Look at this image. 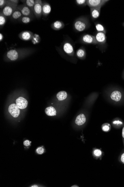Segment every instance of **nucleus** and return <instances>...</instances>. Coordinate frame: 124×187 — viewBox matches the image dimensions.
Segmentation results:
<instances>
[{"label":"nucleus","mask_w":124,"mask_h":187,"mask_svg":"<svg viewBox=\"0 0 124 187\" xmlns=\"http://www.w3.org/2000/svg\"><path fill=\"white\" fill-rule=\"evenodd\" d=\"M33 34L29 31H22L19 35V37L22 40L24 41H29L33 38Z\"/></svg>","instance_id":"11"},{"label":"nucleus","mask_w":124,"mask_h":187,"mask_svg":"<svg viewBox=\"0 0 124 187\" xmlns=\"http://www.w3.org/2000/svg\"><path fill=\"white\" fill-rule=\"evenodd\" d=\"M23 16L20 11L16 9L10 17V18L12 21L18 20Z\"/></svg>","instance_id":"19"},{"label":"nucleus","mask_w":124,"mask_h":187,"mask_svg":"<svg viewBox=\"0 0 124 187\" xmlns=\"http://www.w3.org/2000/svg\"><path fill=\"white\" fill-rule=\"evenodd\" d=\"M17 9L20 11L23 16L30 17L33 19L35 17L33 11L23 4L18 5Z\"/></svg>","instance_id":"4"},{"label":"nucleus","mask_w":124,"mask_h":187,"mask_svg":"<svg viewBox=\"0 0 124 187\" xmlns=\"http://www.w3.org/2000/svg\"><path fill=\"white\" fill-rule=\"evenodd\" d=\"M7 0H1L0 1V8L3 9L6 5Z\"/></svg>","instance_id":"31"},{"label":"nucleus","mask_w":124,"mask_h":187,"mask_svg":"<svg viewBox=\"0 0 124 187\" xmlns=\"http://www.w3.org/2000/svg\"><path fill=\"white\" fill-rule=\"evenodd\" d=\"M87 0H76V2L77 5L79 6H85L86 5Z\"/></svg>","instance_id":"30"},{"label":"nucleus","mask_w":124,"mask_h":187,"mask_svg":"<svg viewBox=\"0 0 124 187\" xmlns=\"http://www.w3.org/2000/svg\"><path fill=\"white\" fill-rule=\"evenodd\" d=\"M3 39V36L2 33H0V41H1Z\"/></svg>","instance_id":"35"},{"label":"nucleus","mask_w":124,"mask_h":187,"mask_svg":"<svg viewBox=\"0 0 124 187\" xmlns=\"http://www.w3.org/2000/svg\"><path fill=\"white\" fill-rule=\"evenodd\" d=\"M107 99L110 103L115 105L124 103V90L118 87H113L109 89L106 94Z\"/></svg>","instance_id":"1"},{"label":"nucleus","mask_w":124,"mask_h":187,"mask_svg":"<svg viewBox=\"0 0 124 187\" xmlns=\"http://www.w3.org/2000/svg\"><path fill=\"white\" fill-rule=\"evenodd\" d=\"M81 42L85 44H98L95 36L86 34L82 36L80 39Z\"/></svg>","instance_id":"7"},{"label":"nucleus","mask_w":124,"mask_h":187,"mask_svg":"<svg viewBox=\"0 0 124 187\" xmlns=\"http://www.w3.org/2000/svg\"><path fill=\"white\" fill-rule=\"evenodd\" d=\"M65 24L63 22L60 21H57L51 24V27L52 29L55 31H59L63 29L64 27Z\"/></svg>","instance_id":"17"},{"label":"nucleus","mask_w":124,"mask_h":187,"mask_svg":"<svg viewBox=\"0 0 124 187\" xmlns=\"http://www.w3.org/2000/svg\"><path fill=\"white\" fill-rule=\"evenodd\" d=\"M71 187H78L79 186L78 185H74L71 186Z\"/></svg>","instance_id":"37"},{"label":"nucleus","mask_w":124,"mask_h":187,"mask_svg":"<svg viewBox=\"0 0 124 187\" xmlns=\"http://www.w3.org/2000/svg\"><path fill=\"white\" fill-rule=\"evenodd\" d=\"M123 27H124V22H123Z\"/></svg>","instance_id":"39"},{"label":"nucleus","mask_w":124,"mask_h":187,"mask_svg":"<svg viewBox=\"0 0 124 187\" xmlns=\"http://www.w3.org/2000/svg\"><path fill=\"white\" fill-rule=\"evenodd\" d=\"M118 160L120 163L124 164V150L120 154L119 157H118Z\"/></svg>","instance_id":"29"},{"label":"nucleus","mask_w":124,"mask_h":187,"mask_svg":"<svg viewBox=\"0 0 124 187\" xmlns=\"http://www.w3.org/2000/svg\"><path fill=\"white\" fill-rule=\"evenodd\" d=\"M108 0H87L86 5L89 6L90 8H97L101 7L104 5Z\"/></svg>","instance_id":"6"},{"label":"nucleus","mask_w":124,"mask_h":187,"mask_svg":"<svg viewBox=\"0 0 124 187\" xmlns=\"http://www.w3.org/2000/svg\"><path fill=\"white\" fill-rule=\"evenodd\" d=\"M122 78L124 80V70L122 73Z\"/></svg>","instance_id":"36"},{"label":"nucleus","mask_w":124,"mask_h":187,"mask_svg":"<svg viewBox=\"0 0 124 187\" xmlns=\"http://www.w3.org/2000/svg\"><path fill=\"white\" fill-rule=\"evenodd\" d=\"M77 56L80 58H83L86 56V52L83 48H80L76 52Z\"/></svg>","instance_id":"25"},{"label":"nucleus","mask_w":124,"mask_h":187,"mask_svg":"<svg viewBox=\"0 0 124 187\" xmlns=\"http://www.w3.org/2000/svg\"><path fill=\"white\" fill-rule=\"evenodd\" d=\"M31 187H38V186L36 185H34L32 186Z\"/></svg>","instance_id":"38"},{"label":"nucleus","mask_w":124,"mask_h":187,"mask_svg":"<svg viewBox=\"0 0 124 187\" xmlns=\"http://www.w3.org/2000/svg\"><path fill=\"white\" fill-rule=\"evenodd\" d=\"M8 111L11 116L14 118L18 117L20 114V108L15 103L11 104L9 106Z\"/></svg>","instance_id":"10"},{"label":"nucleus","mask_w":124,"mask_h":187,"mask_svg":"<svg viewBox=\"0 0 124 187\" xmlns=\"http://www.w3.org/2000/svg\"><path fill=\"white\" fill-rule=\"evenodd\" d=\"M45 113L48 116H56L57 112L55 109L53 107L51 106L46 108L45 110Z\"/></svg>","instance_id":"21"},{"label":"nucleus","mask_w":124,"mask_h":187,"mask_svg":"<svg viewBox=\"0 0 124 187\" xmlns=\"http://www.w3.org/2000/svg\"><path fill=\"white\" fill-rule=\"evenodd\" d=\"M67 97V94L65 91L60 92L57 94V98L59 101H63Z\"/></svg>","instance_id":"22"},{"label":"nucleus","mask_w":124,"mask_h":187,"mask_svg":"<svg viewBox=\"0 0 124 187\" xmlns=\"http://www.w3.org/2000/svg\"><path fill=\"white\" fill-rule=\"evenodd\" d=\"M95 28L98 32H102V33H106V31L104 26L101 25V24L99 23L96 24Z\"/></svg>","instance_id":"28"},{"label":"nucleus","mask_w":124,"mask_h":187,"mask_svg":"<svg viewBox=\"0 0 124 187\" xmlns=\"http://www.w3.org/2000/svg\"><path fill=\"white\" fill-rule=\"evenodd\" d=\"M31 142L29 140H26L24 141V144L26 146H29L30 145Z\"/></svg>","instance_id":"33"},{"label":"nucleus","mask_w":124,"mask_h":187,"mask_svg":"<svg viewBox=\"0 0 124 187\" xmlns=\"http://www.w3.org/2000/svg\"><path fill=\"white\" fill-rule=\"evenodd\" d=\"M16 105L20 109H24L27 107L28 104L27 100L23 97H20L16 101Z\"/></svg>","instance_id":"12"},{"label":"nucleus","mask_w":124,"mask_h":187,"mask_svg":"<svg viewBox=\"0 0 124 187\" xmlns=\"http://www.w3.org/2000/svg\"><path fill=\"white\" fill-rule=\"evenodd\" d=\"M122 137L124 147V122L123 126L122 131Z\"/></svg>","instance_id":"34"},{"label":"nucleus","mask_w":124,"mask_h":187,"mask_svg":"<svg viewBox=\"0 0 124 187\" xmlns=\"http://www.w3.org/2000/svg\"><path fill=\"white\" fill-rule=\"evenodd\" d=\"M63 48L64 52L66 54L71 56L74 55V49L72 45L68 41H65L63 43Z\"/></svg>","instance_id":"9"},{"label":"nucleus","mask_w":124,"mask_h":187,"mask_svg":"<svg viewBox=\"0 0 124 187\" xmlns=\"http://www.w3.org/2000/svg\"><path fill=\"white\" fill-rule=\"evenodd\" d=\"M43 2L41 0H35L33 7L34 14L36 18H40L42 16Z\"/></svg>","instance_id":"5"},{"label":"nucleus","mask_w":124,"mask_h":187,"mask_svg":"<svg viewBox=\"0 0 124 187\" xmlns=\"http://www.w3.org/2000/svg\"><path fill=\"white\" fill-rule=\"evenodd\" d=\"M89 26V22L87 19L82 17L77 18L73 24V28L75 31L82 32L87 29Z\"/></svg>","instance_id":"2"},{"label":"nucleus","mask_w":124,"mask_h":187,"mask_svg":"<svg viewBox=\"0 0 124 187\" xmlns=\"http://www.w3.org/2000/svg\"><path fill=\"white\" fill-rule=\"evenodd\" d=\"M33 19V18L30 17L23 16L18 20V21L22 23L28 24L31 22Z\"/></svg>","instance_id":"24"},{"label":"nucleus","mask_w":124,"mask_h":187,"mask_svg":"<svg viewBox=\"0 0 124 187\" xmlns=\"http://www.w3.org/2000/svg\"><path fill=\"white\" fill-rule=\"evenodd\" d=\"M98 44H104L106 42V34L102 32H98L95 36Z\"/></svg>","instance_id":"13"},{"label":"nucleus","mask_w":124,"mask_h":187,"mask_svg":"<svg viewBox=\"0 0 124 187\" xmlns=\"http://www.w3.org/2000/svg\"><path fill=\"white\" fill-rule=\"evenodd\" d=\"M87 118L85 115L81 114L77 117L75 121V124L78 126H82L85 124Z\"/></svg>","instance_id":"15"},{"label":"nucleus","mask_w":124,"mask_h":187,"mask_svg":"<svg viewBox=\"0 0 124 187\" xmlns=\"http://www.w3.org/2000/svg\"><path fill=\"white\" fill-rule=\"evenodd\" d=\"M51 8L50 5L46 2H43L42 16L44 17H47L51 12Z\"/></svg>","instance_id":"16"},{"label":"nucleus","mask_w":124,"mask_h":187,"mask_svg":"<svg viewBox=\"0 0 124 187\" xmlns=\"http://www.w3.org/2000/svg\"><path fill=\"white\" fill-rule=\"evenodd\" d=\"M17 49H12L7 52V56L11 61H15L17 60L19 56V53Z\"/></svg>","instance_id":"8"},{"label":"nucleus","mask_w":124,"mask_h":187,"mask_svg":"<svg viewBox=\"0 0 124 187\" xmlns=\"http://www.w3.org/2000/svg\"><path fill=\"white\" fill-rule=\"evenodd\" d=\"M23 4L27 6L33 11L34 6L35 3L34 0H26V1H21Z\"/></svg>","instance_id":"23"},{"label":"nucleus","mask_w":124,"mask_h":187,"mask_svg":"<svg viewBox=\"0 0 124 187\" xmlns=\"http://www.w3.org/2000/svg\"><path fill=\"white\" fill-rule=\"evenodd\" d=\"M92 156L95 160H101L104 156V152L100 149L94 148L93 149Z\"/></svg>","instance_id":"14"},{"label":"nucleus","mask_w":124,"mask_h":187,"mask_svg":"<svg viewBox=\"0 0 124 187\" xmlns=\"http://www.w3.org/2000/svg\"><path fill=\"white\" fill-rule=\"evenodd\" d=\"M7 18V17L4 16L1 11V12H0V26H1V28L3 27L6 23Z\"/></svg>","instance_id":"26"},{"label":"nucleus","mask_w":124,"mask_h":187,"mask_svg":"<svg viewBox=\"0 0 124 187\" xmlns=\"http://www.w3.org/2000/svg\"><path fill=\"white\" fill-rule=\"evenodd\" d=\"M18 4L13 2L11 0H7L5 7L1 11L6 17H11L13 13L17 9Z\"/></svg>","instance_id":"3"},{"label":"nucleus","mask_w":124,"mask_h":187,"mask_svg":"<svg viewBox=\"0 0 124 187\" xmlns=\"http://www.w3.org/2000/svg\"><path fill=\"white\" fill-rule=\"evenodd\" d=\"M112 122L113 126L116 128H121L123 126L124 124L122 120L118 118H114Z\"/></svg>","instance_id":"20"},{"label":"nucleus","mask_w":124,"mask_h":187,"mask_svg":"<svg viewBox=\"0 0 124 187\" xmlns=\"http://www.w3.org/2000/svg\"><path fill=\"white\" fill-rule=\"evenodd\" d=\"M101 129L103 132H108L111 129V125L108 123H104L101 126Z\"/></svg>","instance_id":"27"},{"label":"nucleus","mask_w":124,"mask_h":187,"mask_svg":"<svg viewBox=\"0 0 124 187\" xmlns=\"http://www.w3.org/2000/svg\"><path fill=\"white\" fill-rule=\"evenodd\" d=\"M101 7L91 8V17L93 20H95L99 17L100 14Z\"/></svg>","instance_id":"18"},{"label":"nucleus","mask_w":124,"mask_h":187,"mask_svg":"<svg viewBox=\"0 0 124 187\" xmlns=\"http://www.w3.org/2000/svg\"><path fill=\"white\" fill-rule=\"evenodd\" d=\"M44 149L42 147H39L36 150V152L39 154H42L44 152Z\"/></svg>","instance_id":"32"}]
</instances>
